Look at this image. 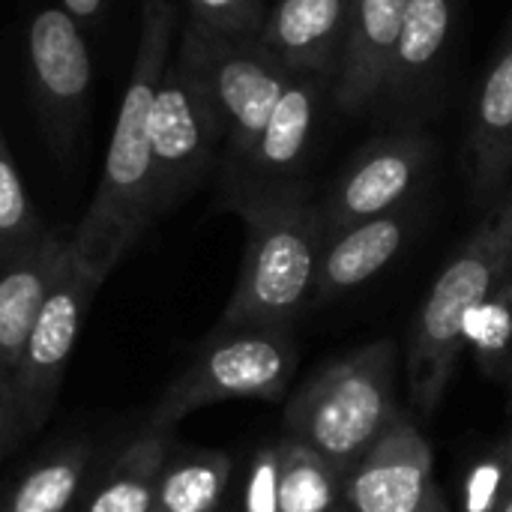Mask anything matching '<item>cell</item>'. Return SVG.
<instances>
[{
  "instance_id": "cell-19",
  "label": "cell",
  "mask_w": 512,
  "mask_h": 512,
  "mask_svg": "<svg viewBox=\"0 0 512 512\" xmlns=\"http://www.w3.org/2000/svg\"><path fill=\"white\" fill-rule=\"evenodd\" d=\"M171 429L147 426L105 471L81 512H153L162 468L168 462Z\"/></svg>"
},
{
  "instance_id": "cell-29",
  "label": "cell",
  "mask_w": 512,
  "mask_h": 512,
  "mask_svg": "<svg viewBox=\"0 0 512 512\" xmlns=\"http://www.w3.org/2000/svg\"><path fill=\"white\" fill-rule=\"evenodd\" d=\"M63 12H69L78 24H96L102 18L105 0H57Z\"/></svg>"
},
{
  "instance_id": "cell-23",
  "label": "cell",
  "mask_w": 512,
  "mask_h": 512,
  "mask_svg": "<svg viewBox=\"0 0 512 512\" xmlns=\"http://www.w3.org/2000/svg\"><path fill=\"white\" fill-rule=\"evenodd\" d=\"M465 348L486 375L507 378L512 384V279L468 315Z\"/></svg>"
},
{
  "instance_id": "cell-21",
  "label": "cell",
  "mask_w": 512,
  "mask_h": 512,
  "mask_svg": "<svg viewBox=\"0 0 512 512\" xmlns=\"http://www.w3.org/2000/svg\"><path fill=\"white\" fill-rule=\"evenodd\" d=\"M231 480V459L216 450H186L165 462L153 512H216Z\"/></svg>"
},
{
  "instance_id": "cell-4",
  "label": "cell",
  "mask_w": 512,
  "mask_h": 512,
  "mask_svg": "<svg viewBox=\"0 0 512 512\" xmlns=\"http://www.w3.org/2000/svg\"><path fill=\"white\" fill-rule=\"evenodd\" d=\"M396 420V345L378 339L330 363L291 396L285 441L348 474Z\"/></svg>"
},
{
  "instance_id": "cell-10",
  "label": "cell",
  "mask_w": 512,
  "mask_h": 512,
  "mask_svg": "<svg viewBox=\"0 0 512 512\" xmlns=\"http://www.w3.org/2000/svg\"><path fill=\"white\" fill-rule=\"evenodd\" d=\"M429 162L432 141L423 132L384 135L366 144L318 204L324 243L351 225L396 213L423 180Z\"/></svg>"
},
{
  "instance_id": "cell-22",
  "label": "cell",
  "mask_w": 512,
  "mask_h": 512,
  "mask_svg": "<svg viewBox=\"0 0 512 512\" xmlns=\"http://www.w3.org/2000/svg\"><path fill=\"white\" fill-rule=\"evenodd\" d=\"M345 474L303 444H279V512H339Z\"/></svg>"
},
{
  "instance_id": "cell-15",
  "label": "cell",
  "mask_w": 512,
  "mask_h": 512,
  "mask_svg": "<svg viewBox=\"0 0 512 512\" xmlns=\"http://www.w3.org/2000/svg\"><path fill=\"white\" fill-rule=\"evenodd\" d=\"M411 0H351L348 39L333 81V102L357 114L381 96L387 60L399 39Z\"/></svg>"
},
{
  "instance_id": "cell-16",
  "label": "cell",
  "mask_w": 512,
  "mask_h": 512,
  "mask_svg": "<svg viewBox=\"0 0 512 512\" xmlns=\"http://www.w3.org/2000/svg\"><path fill=\"white\" fill-rule=\"evenodd\" d=\"M468 153L474 198L501 201L512 174V24L477 90Z\"/></svg>"
},
{
  "instance_id": "cell-8",
  "label": "cell",
  "mask_w": 512,
  "mask_h": 512,
  "mask_svg": "<svg viewBox=\"0 0 512 512\" xmlns=\"http://www.w3.org/2000/svg\"><path fill=\"white\" fill-rule=\"evenodd\" d=\"M99 285L102 279L72 255L69 267L63 270L60 282L48 294L42 312L36 315L27 333V342L9 378L24 438L33 435L48 420L57 402L84 315L93 306Z\"/></svg>"
},
{
  "instance_id": "cell-9",
  "label": "cell",
  "mask_w": 512,
  "mask_h": 512,
  "mask_svg": "<svg viewBox=\"0 0 512 512\" xmlns=\"http://www.w3.org/2000/svg\"><path fill=\"white\" fill-rule=\"evenodd\" d=\"M27 66L42 132L60 159H69L81 132L93 60L81 24L60 6H45L27 27Z\"/></svg>"
},
{
  "instance_id": "cell-7",
  "label": "cell",
  "mask_w": 512,
  "mask_h": 512,
  "mask_svg": "<svg viewBox=\"0 0 512 512\" xmlns=\"http://www.w3.org/2000/svg\"><path fill=\"white\" fill-rule=\"evenodd\" d=\"M222 144L225 129L204 87L168 60L150 108V162L159 216L174 210L207 177Z\"/></svg>"
},
{
  "instance_id": "cell-14",
  "label": "cell",
  "mask_w": 512,
  "mask_h": 512,
  "mask_svg": "<svg viewBox=\"0 0 512 512\" xmlns=\"http://www.w3.org/2000/svg\"><path fill=\"white\" fill-rule=\"evenodd\" d=\"M69 258V237L45 231L36 243L0 264V363L9 378L33 321L69 267Z\"/></svg>"
},
{
  "instance_id": "cell-5",
  "label": "cell",
  "mask_w": 512,
  "mask_h": 512,
  "mask_svg": "<svg viewBox=\"0 0 512 512\" xmlns=\"http://www.w3.org/2000/svg\"><path fill=\"white\" fill-rule=\"evenodd\" d=\"M297 360L294 324L213 330L195 360L165 387L147 426L174 429L192 411L231 399L276 402L288 390Z\"/></svg>"
},
{
  "instance_id": "cell-28",
  "label": "cell",
  "mask_w": 512,
  "mask_h": 512,
  "mask_svg": "<svg viewBox=\"0 0 512 512\" xmlns=\"http://www.w3.org/2000/svg\"><path fill=\"white\" fill-rule=\"evenodd\" d=\"M24 438L21 432V420H18V405H15V393H12V381L6 366L0 363V462L3 456Z\"/></svg>"
},
{
  "instance_id": "cell-11",
  "label": "cell",
  "mask_w": 512,
  "mask_h": 512,
  "mask_svg": "<svg viewBox=\"0 0 512 512\" xmlns=\"http://www.w3.org/2000/svg\"><path fill=\"white\" fill-rule=\"evenodd\" d=\"M327 93H333V78L291 75L258 144L240 162L222 168V180H219L222 207L258 192H273L303 183L300 171L306 165Z\"/></svg>"
},
{
  "instance_id": "cell-20",
  "label": "cell",
  "mask_w": 512,
  "mask_h": 512,
  "mask_svg": "<svg viewBox=\"0 0 512 512\" xmlns=\"http://www.w3.org/2000/svg\"><path fill=\"white\" fill-rule=\"evenodd\" d=\"M90 444L72 441L45 453L27 468L0 501V512H81Z\"/></svg>"
},
{
  "instance_id": "cell-31",
  "label": "cell",
  "mask_w": 512,
  "mask_h": 512,
  "mask_svg": "<svg viewBox=\"0 0 512 512\" xmlns=\"http://www.w3.org/2000/svg\"><path fill=\"white\" fill-rule=\"evenodd\" d=\"M501 512H512V498H510V501H507V507H504V510H501Z\"/></svg>"
},
{
  "instance_id": "cell-3",
  "label": "cell",
  "mask_w": 512,
  "mask_h": 512,
  "mask_svg": "<svg viewBox=\"0 0 512 512\" xmlns=\"http://www.w3.org/2000/svg\"><path fill=\"white\" fill-rule=\"evenodd\" d=\"M512 279V192L489 207L477 231L435 279L414 318L408 342V387L423 414H432L465 351V321Z\"/></svg>"
},
{
  "instance_id": "cell-18",
  "label": "cell",
  "mask_w": 512,
  "mask_h": 512,
  "mask_svg": "<svg viewBox=\"0 0 512 512\" xmlns=\"http://www.w3.org/2000/svg\"><path fill=\"white\" fill-rule=\"evenodd\" d=\"M453 0H411L393 54L387 60L381 96L411 99L438 69L450 42Z\"/></svg>"
},
{
  "instance_id": "cell-17",
  "label": "cell",
  "mask_w": 512,
  "mask_h": 512,
  "mask_svg": "<svg viewBox=\"0 0 512 512\" xmlns=\"http://www.w3.org/2000/svg\"><path fill=\"white\" fill-rule=\"evenodd\" d=\"M405 240H408V216L402 210L351 225L333 240H327L318 261L312 303L318 306L333 303L342 294L375 279L402 252Z\"/></svg>"
},
{
  "instance_id": "cell-13",
  "label": "cell",
  "mask_w": 512,
  "mask_h": 512,
  "mask_svg": "<svg viewBox=\"0 0 512 512\" xmlns=\"http://www.w3.org/2000/svg\"><path fill=\"white\" fill-rule=\"evenodd\" d=\"M351 0H276L258 33V48L288 75H324L336 81Z\"/></svg>"
},
{
  "instance_id": "cell-12",
  "label": "cell",
  "mask_w": 512,
  "mask_h": 512,
  "mask_svg": "<svg viewBox=\"0 0 512 512\" xmlns=\"http://www.w3.org/2000/svg\"><path fill=\"white\" fill-rule=\"evenodd\" d=\"M432 486V450L399 417L345 474V501L351 512H417Z\"/></svg>"
},
{
  "instance_id": "cell-1",
  "label": "cell",
  "mask_w": 512,
  "mask_h": 512,
  "mask_svg": "<svg viewBox=\"0 0 512 512\" xmlns=\"http://www.w3.org/2000/svg\"><path fill=\"white\" fill-rule=\"evenodd\" d=\"M174 6L144 3V30L123 90L96 195L69 237L72 255L102 282L159 219L150 162V108L168 66Z\"/></svg>"
},
{
  "instance_id": "cell-2",
  "label": "cell",
  "mask_w": 512,
  "mask_h": 512,
  "mask_svg": "<svg viewBox=\"0 0 512 512\" xmlns=\"http://www.w3.org/2000/svg\"><path fill=\"white\" fill-rule=\"evenodd\" d=\"M246 225L243 261L216 330L294 324L312 303L324 234L306 183L228 204Z\"/></svg>"
},
{
  "instance_id": "cell-27",
  "label": "cell",
  "mask_w": 512,
  "mask_h": 512,
  "mask_svg": "<svg viewBox=\"0 0 512 512\" xmlns=\"http://www.w3.org/2000/svg\"><path fill=\"white\" fill-rule=\"evenodd\" d=\"M246 512H279V447L255 456L246 483Z\"/></svg>"
},
{
  "instance_id": "cell-26",
  "label": "cell",
  "mask_w": 512,
  "mask_h": 512,
  "mask_svg": "<svg viewBox=\"0 0 512 512\" xmlns=\"http://www.w3.org/2000/svg\"><path fill=\"white\" fill-rule=\"evenodd\" d=\"M189 21L228 36V39H258L267 18V0H186Z\"/></svg>"
},
{
  "instance_id": "cell-24",
  "label": "cell",
  "mask_w": 512,
  "mask_h": 512,
  "mask_svg": "<svg viewBox=\"0 0 512 512\" xmlns=\"http://www.w3.org/2000/svg\"><path fill=\"white\" fill-rule=\"evenodd\" d=\"M45 234V225L39 222L24 177L9 153L3 123H0V264L36 243Z\"/></svg>"
},
{
  "instance_id": "cell-30",
  "label": "cell",
  "mask_w": 512,
  "mask_h": 512,
  "mask_svg": "<svg viewBox=\"0 0 512 512\" xmlns=\"http://www.w3.org/2000/svg\"><path fill=\"white\" fill-rule=\"evenodd\" d=\"M417 512H450V510H447V501L441 498V492L432 486V489H429V495H426V501L417 507Z\"/></svg>"
},
{
  "instance_id": "cell-25",
  "label": "cell",
  "mask_w": 512,
  "mask_h": 512,
  "mask_svg": "<svg viewBox=\"0 0 512 512\" xmlns=\"http://www.w3.org/2000/svg\"><path fill=\"white\" fill-rule=\"evenodd\" d=\"M512 498V426L465 480L462 512H501Z\"/></svg>"
},
{
  "instance_id": "cell-6",
  "label": "cell",
  "mask_w": 512,
  "mask_h": 512,
  "mask_svg": "<svg viewBox=\"0 0 512 512\" xmlns=\"http://www.w3.org/2000/svg\"><path fill=\"white\" fill-rule=\"evenodd\" d=\"M174 63L204 87L222 120V168L240 162L258 144L291 75L255 39H228L192 21L183 24Z\"/></svg>"
}]
</instances>
